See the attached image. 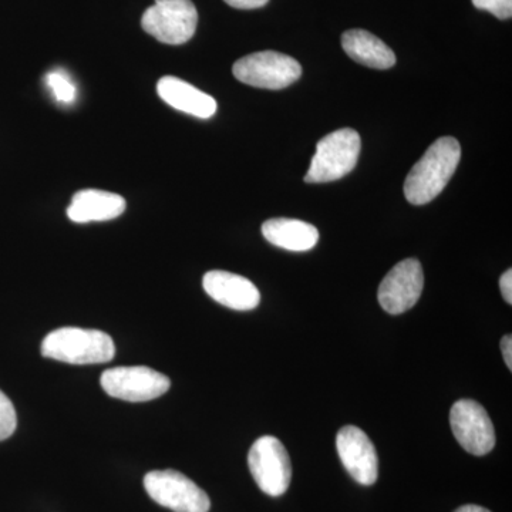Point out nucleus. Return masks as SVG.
I'll return each mask as SVG.
<instances>
[{
    "mask_svg": "<svg viewBox=\"0 0 512 512\" xmlns=\"http://www.w3.org/2000/svg\"><path fill=\"white\" fill-rule=\"evenodd\" d=\"M336 448L343 467L362 485H373L379 476V457L372 441L359 427L346 426L336 437Z\"/></svg>",
    "mask_w": 512,
    "mask_h": 512,
    "instance_id": "nucleus-11",
    "label": "nucleus"
},
{
    "mask_svg": "<svg viewBox=\"0 0 512 512\" xmlns=\"http://www.w3.org/2000/svg\"><path fill=\"white\" fill-rule=\"evenodd\" d=\"M127 202L119 194L100 190H82L74 194L67 217L76 224L116 220L126 211Z\"/></svg>",
    "mask_w": 512,
    "mask_h": 512,
    "instance_id": "nucleus-14",
    "label": "nucleus"
},
{
    "mask_svg": "<svg viewBox=\"0 0 512 512\" xmlns=\"http://www.w3.org/2000/svg\"><path fill=\"white\" fill-rule=\"evenodd\" d=\"M342 47L346 55L370 69L387 70L396 64V55L379 37L363 29L343 33Z\"/></svg>",
    "mask_w": 512,
    "mask_h": 512,
    "instance_id": "nucleus-15",
    "label": "nucleus"
},
{
    "mask_svg": "<svg viewBox=\"0 0 512 512\" xmlns=\"http://www.w3.org/2000/svg\"><path fill=\"white\" fill-rule=\"evenodd\" d=\"M500 289L501 293H503L504 301L508 303V305H512V271L508 269L507 272H504L503 276L500 279Z\"/></svg>",
    "mask_w": 512,
    "mask_h": 512,
    "instance_id": "nucleus-21",
    "label": "nucleus"
},
{
    "mask_svg": "<svg viewBox=\"0 0 512 512\" xmlns=\"http://www.w3.org/2000/svg\"><path fill=\"white\" fill-rule=\"evenodd\" d=\"M157 93L168 106L197 119H211L217 113L218 104L214 97L178 77H161L157 83Z\"/></svg>",
    "mask_w": 512,
    "mask_h": 512,
    "instance_id": "nucleus-13",
    "label": "nucleus"
},
{
    "mask_svg": "<svg viewBox=\"0 0 512 512\" xmlns=\"http://www.w3.org/2000/svg\"><path fill=\"white\" fill-rule=\"evenodd\" d=\"M197 25L198 12L191 0H156L141 18L146 33L165 45H184Z\"/></svg>",
    "mask_w": 512,
    "mask_h": 512,
    "instance_id": "nucleus-5",
    "label": "nucleus"
},
{
    "mask_svg": "<svg viewBox=\"0 0 512 512\" xmlns=\"http://www.w3.org/2000/svg\"><path fill=\"white\" fill-rule=\"evenodd\" d=\"M18 427V414L8 396L0 390V441L9 439Z\"/></svg>",
    "mask_w": 512,
    "mask_h": 512,
    "instance_id": "nucleus-17",
    "label": "nucleus"
},
{
    "mask_svg": "<svg viewBox=\"0 0 512 512\" xmlns=\"http://www.w3.org/2000/svg\"><path fill=\"white\" fill-rule=\"evenodd\" d=\"M47 86L52 89L56 99L62 103H73L76 99V87L62 72L50 73L47 76Z\"/></svg>",
    "mask_w": 512,
    "mask_h": 512,
    "instance_id": "nucleus-18",
    "label": "nucleus"
},
{
    "mask_svg": "<svg viewBox=\"0 0 512 512\" xmlns=\"http://www.w3.org/2000/svg\"><path fill=\"white\" fill-rule=\"evenodd\" d=\"M202 286L211 299L234 311H252L261 302L258 288L249 279L232 272H207Z\"/></svg>",
    "mask_w": 512,
    "mask_h": 512,
    "instance_id": "nucleus-12",
    "label": "nucleus"
},
{
    "mask_svg": "<svg viewBox=\"0 0 512 512\" xmlns=\"http://www.w3.org/2000/svg\"><path fill=\"white\" fill-rule=\"evenodd\" d=\"M450 424L454 437L467 453L480 457L493 450V421L480 403L470 399L458 400L451 407Z\"/></svg>",
    "mask_w": 512,
    "mask_h": 512,
    "instance_id": "nucleus-9",
    "label": "nucleus"
},
{
    "mask_svg": "<svg viewBox=\"0 0 512 512\" xmlns=\"http://www.w3.org/2000/svg\"><path fill=\"white\" fill-rule=\"evenodd\" d=\"M151 500L174 512H208L211 500L202 488L175 470L151 471L144 477Z\"/></svg>",
    "mask_w": 512,
    "mask_h": 512,
    "instance_id": "nucleus-6",
    "label": "nucleus"
},
{
    "mask_svg": "<svg viewBox=\"0 0 512 512\" xmlns=\"http://www.w3.org/2000/svg\"><path fill=\"white\" fill-rule=\"evenodd\" d=\"M235 79L258 89L281 90L298 82L302 66L298 60L284 53H252L239 59L232 67Z\"/></svg>",
    "mask_w": 512,
    "mask_h": 512,
    "instance_id": "nucleus-4",
    "label": "nucleus"
},
{
    "mask_svg": "<svg viewBox=\"0 0 512 512\" xmlns=\"http://www.w3.org/2000/svg\"><path fill=\"white\" fill-rule=\"evenodd\" d=\"M248 466L255 483L271 497H281L291 485V458L276 437L264 436L252 444Z\"/></svg>",
    "mask_w": 512,
    "mask_h": 512,
    "instance_id": "nucleus-7",
    "label": "nucleus"
},
{
    "mask_svg": "<svg viewBox=\"0 0 512 512\" xmlns=\"http://www.w3.org/2000/svg\"><path fill=\"white\" fill-rule=\"evenodd\" d=\"M501 352H503L504 362L508 369L512 370V336H504L501 340Z\"/></svg>",
    "mask_w": 512,
    "mask_h": 512,
    "instance_id": "nucleus-22",
    "label": "nucleus"
},
{
    "mask_svg": "<svg viewBox=\"0 0 512 512\" xmlns=\"http://www.w3.org/2000/svg\"><path fill=\"white\" fill-rule=\"evenodd\" d=\"M40 352L47 359L69 365L109 363L116 355V346L107 333L97 329L59 328L43 339Z\"/></svg>",
    "mask_w": 512,
    "mask_h": 512,
    "instance_id": "nucleus-2",
    "label": "nucleus"
},
{
    "mask_svg": "<svg viewBox=\"0 0 512 512\" xmlns=\"http://www.w3.org/2000/svg\"><path fill=\"white\" fill-rule=\"evenodd\" d=\"M460 158L461 147L456 138L441 137L434 141L404 181L407 201L413 205H424L439 197L456 173Z\"/></svg>",
    "mask_w": 512,
    "mask_h": 512,
    "instance_id": "nucleus-1",
    "label": "nucleus"
},
{
    "mask_svg": "<svg viewBox=\"0 0 512 512\" xmlns=\"http://www.w3.org/2000/svg\"><path fill=\"white\" fill-rule=\"evenodd\" d=\"M100 383L109 396L131 403L158 399L171 386L167 376L147 366L113 367L101 375Z\"/></svg>",
    "mask_w": 512,
    "mask_h": 512,
    "instance_id": "nucleus-8",
    "label": "nucleus"
},
{
    "mask_svg": "<svg viewBox=\"0 0 512 512\" xmlns=\"http://www.w3.org/2000/svg\"><path fill=\"white\" fill-rule=\"evenodd\" d=\"M362 141L357 131L342 128L319 141L305 181L309 184L330 183L340 180L355 170L359 161Z\"/></svg>",
    "mask_w": 512,
    "mask_h": 512,
    "instance_id": "nucleus-3",
    "label": "nucleus"
},
{
    "mask_svg": "<svg viewBox=\"0 0 512 512\" xmlns=\"http://www.w3.org/2000/svg\"><path fill=\"white\" fill-rule=\"evenodd\" d=\"M477 9L490 12L495 18L510 19L512 16V0H471Z\"/></svg>",
    "mask_w": 512,
    "mask_h": 512,
    "instance_id": "nucleus-19",
    "label": "nucleus"
},
{
    "mask_svg": "<svg viewBox=\"0 0 512 512\" xmlns=\"http://www.w3.org/2000/svg\"><path fill=\"white\" fill-rule=\"evenodd\" d=\"M262 235L269 244L292 252L311 251L319 241V231L316 227L291 218H274L264 222Z\"/></svg>",
    "mask_w": 512,
    "mask_h": 512,
    "instance_id": "nucleus-16",
    "label": "nucleus"
},
{
    "mask_svg": "<svg viewBox=\"0 0 512 512\" xmlns=\"http://www.w3.org/2000/svg\"><path fill=\"white\" fill-rule=\"evenodd\" d=\"M224 2L231 6V8L251 10L264 8L269 0H224Z\"/></svg>",
    "mask_w": 512,
    "mask_h": 512,
    "instance_id": "nucleus-20",
    "label": "nucleus"
},
{
    "mask_svg": "<svg viewBox=\"0 0 512 512\" xmlns=\"http://www.w3.org/2000/svg\"><path fill=\"white\" fill-rule=\"evenodd\" d=\"M456 512H491L487 508L480 507V505H464V507L458 508Z\"/></svg>",
    "mask_w": 512,
    "mask_h": 512,
    "instance_id": "nucleus-23",
    "label": "nucleus"
},
{
    "mask_svg": "<svg viewBox=\"0 0 512 512\" xmlns=\"http://www.w3.org/2000/svg\"><path fill=\"white\" fill-rule=\"evenodd\" d=\"M424 288L423 268L417 259H404L389 272L379 286L380 306L390 315H402L419 302Z\"/></svg>",
    "mask_w": 512,
    "mask_h": 512,
    "instance_id": "nucleus-10",
    "label": "nucleus"
}]
</instances>
